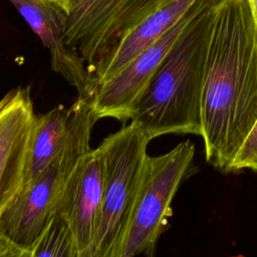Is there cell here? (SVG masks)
I'll return each mask as SVG.
<instances>
[{"label":"cell","mask_w":257,"mask_h":257,"mask_svg":"<svg viewBox=\"0 0 257 257\" xmlns=\"http://www.w3.org/2000/svg\"><path fill=\"white\" fill-rule=\"evenodd\" d=\"M194 153V145L185 141L164 155L148 157L121 257H155L158 239L172 215L173 198L191 169Z\"/></svg>","instance_id":"cell-6"},{"label":"cell","mask_w":257,"mask_h":257,"mask_svg":"<svg viewBox=\"0 0 257 257\" xmlns=\"http://www.w3.org/2000/svg\"><path fill=\"white\" fill-rule=\"evenodd\" d=\"M251 169L257 171V120L241 145L231 171Z\"/></svg>","instance_id":"cell-14"},{"label":"cell","mask_w":257,"mask_h":257,"mask_svg":"<svg viewBox=\"0 0 257 257\" xmlns=\"http://www.w3.org/2000/svg\"><path fill=\"white\" fill-rule=\"evenodd\" d=\"M71 107L74 123L65 146L33 182L21 189L0 218V233L22 248H33L55 214L72 170L91 149L90 135L97 119L90 100L77 96Z\"/></svg>","instance_id":"cell-3"},{"label":"cell","mask_w":257,"mask_h":257,"mask_svg":"<svg viewBox=\"0 0 257 257\" xmlns=\"http://www.w3.org/2000/svg\"><path fill=\"white\" fill-rule=\"evenodd\" d=\"M35 116L29 86L13 88L0 99V218L23 187Z\"/></svg>","instance_id":"cell-9"},{"label":"cell","mask_w":257,"mask_h":257,"mask_svg":"<svg viewBox=\"0 0 257 257\" xmlns=\"http://www.w3.org/2000/svg\"><path fill=\"white\" fill-rule=\"evenodd\" d=\"M30 257H76L70 229L58 214L34 244Z\"/></svg>","instance_id":"cell-13"},{"label":"cell","mask_w":257,"mask_h":257,"mask_svg":"<svg viewBox=\"0 0 257 257\" xmlns=\"http://www.w3.org/2000/svg\"><path fill=\"white\" fill-rule=\"evenodd\" d=\"M197 0H172L136 26L115 50L95 69L90 80V98L98 83L121 70L167 32Z\"/></svg>","instance_id":"cell-11"},{"label":"cell","mask_w":257,"mask_h":257,"mask_svg":"<svg viewBox=\"0 0 257 257\" xmlns=\"http://www.w3.org/2000/svg\"><path fill=\"white\" fill-rule=\"evenodd\" d=\"M149 138L124 124L98 146L105 165L100 217L89 257H121L143 182Z\"/></svg>","instance_id":"cell-4"},{"label":"cell","mask_w":257,"mask_h":257,"mask_svg":"<svg viewBox=\"0 0 257 257\" xmlns=\"http://www.w3.org/2000/svg\"><path fill=\"white\" fill-rule=\"evenodd\" d=\"M73 123L71 105L66 108L60 104L44 114H36L27 152L23 187L33 182L65 146Z\"/></svg>","instance_id":"cell-12"},{"label":"cell","mask_w":257,"mask_h":257,"mask_svg":"<svg viewBox=\"0 0 257 257\" xmlns=\"http://www.w3.org/2000/svg\"><path fill=\"white\" fill-rule=\"evenodd\" d=\"M215 0L189 21L140 96L131 120L150 141L168 134H202L208 36Z\"/></svg>","instance_id":"cell-2"},{"label":"cell","mask_w":257,"mask_h":257,"mask_svg":"<svg viewBox=\"0 0 257 257\" xmlns=\"http://www.w3.org/2000/svg\"><path fill=\"white\" fill-rule=\"evenodd\" d=\"M172 0H70L64 41L85 63L88 89L97 66L141 22Z\"/></svg>","instance_id":"cell-5"},{"label":"cell","mask_w":257,"mask_h":257,"mask_svg":"<svg viewBox=\"0 0 257 257\" xmlns=\"http://www.w3.org/2000/svg\"><path fill=\"white\" fill-rule=\"evenodd\" d=\"M50 1H52V2L56 3L58 6H60L61 8H63V9L65 10V12H66V10H67V8H68L69 1H70V0H50Z\"/></svg>","instance_id":"cell-16"},{"label":"cell","mask_w":257,"mask_h":257,"mask_svg":"<svg viewBox=\"0 0 257 257\" xmlns=\"http://www.w3.org/2000/svg\"><path fill=\"white\" fill-rule=\"evenodd\" d=\"M105 165L99 147L90 149L68 177L55 213L70 229L76 257H89L100 217Z\"/></svg>","instance_id":"cell-8"},{"label":"cell","mask_w":257,"mask_h":257,"mask_svg":"<svg viewBox=\"0 0 257 257\" xmlns=\"http://www.w3.org/2000/svg\"><path fill=\"white\" fill-rule=\"evenodd\" d=\"M208 1L197 0L183 17L156 42L117 73L96 85L90 98V104L97 120L111 117L119 120L123 125L132 120L137 102L161 61L189 21Z\"/></svg>","instance_id":"cell-7"},{"label":"cell","mask_w":257,"mask_h":257,"mask_svg":"<svg viewBox=\"0 0 257 257\" xmlns=\"http://www.w3.org/2000/svg\"><path fill=\"white\" fill-rule=\"evenodd\" d=\"M31 250L16 245L0 233V257H30Z\"/></svg>","instance_id":"cell-15"},{"label":"cell","mask_w":257,"mask_h":257,"mask_svg":"<svg viewBox=\"0 0 257 257\" xmlns=\"http://www.w3.org/2000/svg\"><path fill=\"white\" fill-rule=\"evenodd\" d=\"M257 120V19L252 0H215L202 100L206 160L230 172Z\"/></svg>","instance_id":"cell-1"},{"label":"cell","mask_w":257,"mask_h":257,"mask_svg":"<svg viewBox=\"0 0 257 257\" xmlns=\"http://www.w3.org/2000/svg\"><path fill=\"white\" fill-rule=\"evenodd\" d=\"M8 1L48 49L53 71L76 88L77 96L89 98L86 65L64 41L67 19L65 10L50 0Z\"/></svg>","instance_id":"cell-10"},{"label":"cell","mask_w":257,"mask_h":257,"mask_svg":"<svg viewBox=\"0 0 257 257\" xmlns=\"http://www.w3.org/2000/svg\"><path fill=\"white\" fill-rule=\"evenodd\" d=\"M252 4H253V9H254L255 17L257 19V0H252Z\"/></svg>","instance_id":"cell-17"}]
</instances>
